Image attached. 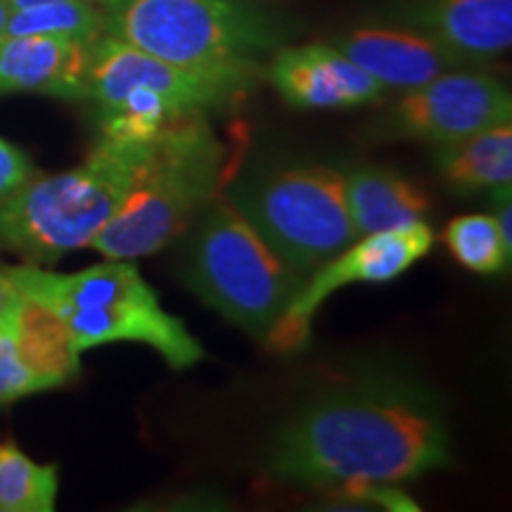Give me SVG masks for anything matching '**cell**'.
Wrapping results in <instances>:
<instances>
[{"label":"cell","instance_id":"obj_1","mask_svg":"<svg viewBox=\"0 0 512 512\" xmlns=\"http://www.w3.org/2000/svg\"><path fill=\"white\" fill-rule=\"evenodd\" d=\"M451 437L441 403L399 370H370L306 403L275 432L268 475L351 498L377 484H403L441 470Z\"/></svg>","mask_w":512,"mask_h":512},{"label":"cell","instance_id":"obj_2","mask_svg":"<svg viewBox=\"0 0 512 512\" xmlns=\"http://www.w3.org/2000/svg\"><path fill=\"white\" fill-rule=\"evenodd\" d=\"M12 283L53 311L79 354L102 344H145L174 370L204 358L200 339L159 302L157 292L126 259H107L76 273H50L43 266H10Z\"/></svg>","mask_w":512,"mask_h":512},{"label":"cell","instance_id":"obj_3","mask_svg":"<svg viewBox=\"0 0 512 512\" xmlns=\"http://www.w3.org/2000/svg\"><path fill=\"white\" fill-rule=\"evenodd\" d=\"M150 140L100 136L88 157L62 174L34 176L0 202V247L27 264H55L91 247L131 188Z\"/></svg>","mask_w":512,"mask_h":512},{"label":"cell","instance_id":"obj_4","mask_svg":"<svg viewBox=\"0 0 512 512\" xmlns=\"http://www.w3.org/2000/svg\"><path fill=\"white\" fill-rule=\"evenodd\" d=\"M223 166L226 147L207 114L164 126L91 249L105 259L133 261L169 247L219 195Z\"/></svg>","mask_w":512,"mask_h":512},{"label":"cell","instance_id":"obj_5","mask_svg":"<svg viewBox=\"0 0 512 512\" xmlns=\"http://www.w3.org/2000/svg\"><path fill=\"white\" fill-rule=\"evenodd\" d=\"M183 238V283L228 323L264 339L304 275L261 238L228 195H216Z\"/></svg>","mask_w":512,"mask_h":512},{"label":"cell","instance_id":"obj_6","mask_svg":"<svg viewBox=\"0 0 512 512\" xmlns=\"http://www.w3.org/2000/svg\"><path fill=\"white\" fill-rule=\"evenodd\" d=\"M105 34L195 69L254 64L285 43L287 24L261 0H100Z\"/></svg>","mask_w":512,"mask_h":512},{"label":"cell","instance_id":"obj_7","mask_svg":"<svg viewBox=\"0 0 512 512\" xmlns=\"http://www.w3.org/2000/svg\"><path fill=\"white\" fill-rule=\"evenodd\" d=\"M228 197L304 278L356 240L344 174L328 164L271 166L240 181Z\"/></svg>","mask_w":512,"mask_h":512},{"label":"cell","instance_id":"obj_8","mask_svg":"<svg viewBox=\"0 0 512 512\" xmlns=\"http://www.w3.org/2000/svg\"><path fill=\"white\" fill-rule=\"evenodd\" d=\"M259 64L195 69L159 60L102 34L93 43L88 67V102L107 110L131 88L157 95L174 119H188L235 105L254 86Z\"/></svg>","mask_w":512,"mask_h":512},{"label":"cell","instance_id":"obj_9","mask_svg":"<svg viewBox=\"0 0 512 512\" xmlns=\"http://www.w3.org/2000/svg\"><path fill=\"white\" fill-rule=\"evenodd\" d=\"M432 247L434 230L425 219L356 238L342 252L313 268L309 278H304L290 304L264 337L268 349L280 356L302 351L311 339L313 318L332 294L347 285L392 283L425 259Z\"/></svg>","mask_w":512,"mask_h":512},{"label":"cell","instance_id":"obj_10","mask_svg":"<svg viewBox=\"0 0 512 512\" xmlns=\"http://www.w3.org/2000/svg\"><path fill=\"white\" fill-rule=\"evenodd\" d=\"M510 91L496 76L475 69H451L411 88L384 117L387 136L446 145L510 121Z\"/></svg>","mask_w":512,"mask_h":512},{"label":"cell","instance_id":"obj_11","mask_svg":"<svg viewBox=\"0 0 512 512\" xmlns=\"http://www.w3.org/2000/svg\"><path fill=\"white\" fill-rule=\"evenodd\" d=\"M79 370L81 354L62 320L15 287L0 311V406L60 389Z\"/></svg>","mask_w":512,"mask_h":512},{"label":"cell","instance_id":"obj_12","mask_svg":"<svg viewBox=\"0 0 512 512\" xmlns=\"http://www.w3.org/2000/svg\"><path fill=\"white\" fill-rule=\"evenodd\" d=\"M268 79L297 110H349L377 102L387 91L332 43L278 48Z\"/></svg>","mask_w":512,"mask_h":512},{"label":"cell","instance_id":"obj_13","mask_svg":"<svg viewBox=\"0 0 512 512\" xmlns=\"http://www.w3.org/2000/svg\"><path fill=\"white\" fill-rule=\"evenodd\" d=\"M332 46L366 69L384 88L411 91L451 69L467 67L458 53L418 29L358 27L337 36Z\"/></svg>","mask_w":512,"mask_h":512},{"label":"cell","instance_id":"obj_14","mask_svg":"<svg viewBox=\"0 0 512 512\" xmlns=\"http://www.w3.org/2000/svg\"><path fill=\"white\" fill-rule=\"evenodd\" d=\"M93 43L55 36L0 38V95L38 93L57 100H88Z\"/></svg>","mask_w":512,"mask_h":512},{"label":"cell","instance_id":"obj_15","mask_svg":"<svg viewBox=\"0 0 512 512\" xmlns=\"http://www.w3.org/2000/svg\"><path fill=\"white\" fill-rule=\"evenodd\" d=\"M396 17L470 64L512 46V0H406Z\"/></svg>","mask_w":512,"mask_h":512},{"label":"cell","instance_id":"obj_16","mask_svg":"<svg viewBox=\"0 0 512 512\" xmlns=\"http://www.w3.org/2000/svg\"><path fill=\"white\" fill-rule=\"evenodd\" d=\"M344 174V197L356 238L422 221L430 197L392 166L354 164Z\"/></svg>","mask_w":512,"mask_h":512},{"label":"cell","instance_id":"obj_17","mask_svg":"<svg viewBox=\"0 0 512 512\" xmlns=\"http://www.w3.org/2000/svg\"><path fill=\"white\" fill-rule=\"evenodd\" d=\"M434 166L446 188L458 195L512 185V124L501 121L456 143L437 145Z\"/></svg>","mask_w":512,"mask_h":512},{"label":"cell","instance_id":"obj_18","mask_svg":"<svg viewBox=\"0 0 512 512\" xmlns=\"http://www.w3.org/2000/svg\"><path fill=\"white\" fill-rule=\"evenodd\" d=\"M57 491L55 465L36 463L15 441H0V512H53Z\"/></svg>","mask_w":512,"mask_h":512},{"label":"cell","instance_id":"obj_19","mask_svg":"<svg viewBox=\"0 0 512 512\" xmlns=\"http://www.w3.org/2000/svg\"><path fill=\"white\" fill-rule=\"evenodd\" d=\"M102 34L105 12L100 3H48L17 8L10 12L5 24V36H55L93 43Z\"/></svg>","mask_w":512,"mask_h":512},{"label":"cell","instance_id":"obj_20","mask_svg":"<svg viewBox=\"0 0 512 512\" xmlns=\"http://www.w3.org/2000/svg\"><path fill=\"white\" fill-rule=\"evenodd\" d=\"M444 242L453 259L467 271L479 275L510 271L512 249L503 242L491 214L456 216L444 230Z\"/></svg>","mask_w":512,"mask_h":512},{"label":"cell","instance_id":"obj_21","mask_svg":"<svg viewBox=\"0 0 512 512\" xmlns=\"http://www.w3.org/2000/svg\"><path fill=\"white\" fill-rule=\"evenodd\" d=\"M36 174V166L27 152L0 138V202L8 200L12 192H17Z\"/></svg>","mask_w":512,"mask_h":512},{"label":"cell","instance_id":"obj_22","mask_svg":"<svg viewBox=\"0 0 512 512\" xmlns=\"http://www.w3.org/2000/svg\"><path fill=\"white\" fill-rule=\"evenodd\" d=\"M491 195H494V214H491V219H494L496 228L501 230V238L505 245L512 249V192H510V185H501V188H494L491 190Z\"/></svg>","mask_w":512,"mask_h":512},{"label":"cell","instance_id":"obj_23","mask_svg":"<svg viewBox=\"0 0 512 512\" xmlns=\"http://www.w3.org/2000/svg\"><path fill=\"white\" fill-rule=\"evenodd\" d=\"M12 292H15V283H12L10 266L0 264V311H3L5 304L10 302Z\"/></svg>","mask_w":512,"mask_h":512},{"label":"cell","instance_id":"obj_24","mask_svg":"<svg viewBox=\"0 0 512 512\" xmlns=\"http://www.w3.org/2000/svg\"><path fill=\"white\" fill-rule=\"evenodd\" d=\"M10 8H31V5H48V3H100V0H8Z\"/></svg>","mask_w":512,"mask_h":512},{"label":"cell","instance_id":"obj_25","mask_svg":"<svg viewBox=\"0 0 512 512\" xmlns=\"http://www.w3.org/2000/svg\"><path fill=\"white\" fill-rule=\"evenodd\" d=\"M10 12H12V8H10L8 0H0V38L5 36V24H8Z\"/></svg>","mask_w":512,"mask_h":512}]
</instances>
